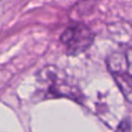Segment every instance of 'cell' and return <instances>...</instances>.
Returning a JSON list of instances; mask_svg holds the SVG:
<instances>
[{
	"label": "cell",
	"mask_w": 132,
	"mask_h": 132,
	"mask_svg": "<svg viewBox=\"0 0 132 132\" xmlns=\"http://www.w3.org/2000/svg\"><path fill=\"white\" fill-rule=\"evenodd\" d=\"M94 32L86 24L77 23L64 30L60 42L64 44L68 55L75 56L88 50L94 42Z\"/></svg>",
	"instance_id": "cell-1"
},
{
	"label": "cell",
	"mask_w": 132,
	"mask_h": 132,
	"mask_svg": "<svg viewBox=\"0 0 132 132\" xmlns=\"http://www.w3.org/2000/svg\"><path fill=\"white\" fill-rule=\"evenodd\" d=\"M107 64L110 73L116 79L125 97L130 101L131 95V74H130V55L128 52H112L107 58Z\"/></svg>",
	"instance_id": "cell-2"
},
{
	"label": "cell",
	"mask_w": 132,
	"mask_h": 132,
	"mask_svg": "<svg viewBox=\"0 0 132 132\" xmlns=\"http://www.w3.org/2000/svg\"><path fill=\"white\" fill-rule=\"evenodd\" d=\"M41 81L46 82V88L49 89V94H53L56 96H67L75 95L77 92L70 87L67 78L64 72L55 66H46L41 72Z\"/></svg>",
	"instance_id": "cell-3"
},
{
	"label": "cell",
	"mask_w": 132,
	"mask_h": 132,
	"mask_svg": "<svg viewBox=\"0 0 132 132\" xmlns=\"http://www.w3.org/2000/svg\"><path fill=\"white\" fill-rule=\"evenodd\" d=\"M117 132H131L130 121H129V119H125V121L121 122L118 129H117Z\"/></svg>",
	"instance_id": "cell-4"
}]
</instances>
